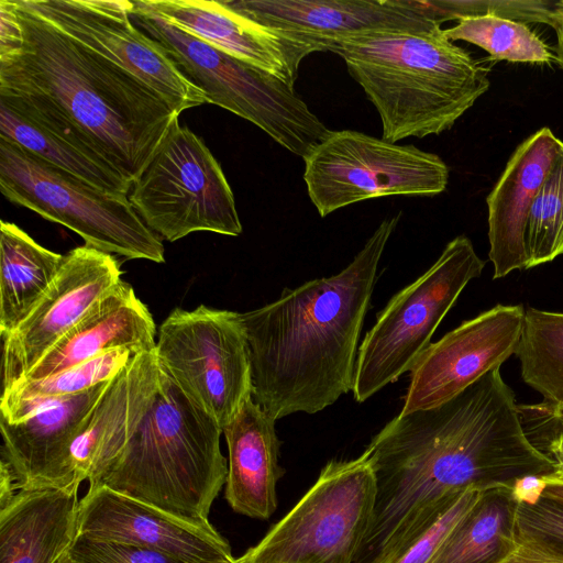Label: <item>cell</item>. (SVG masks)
Returning <instances> with one entry per match:
<instances>
[{
	"instance_id": "6da1fadb",
	"label": "cell",
	"mask_w": 563,
	"mask_h": 563,
	"mask_svg": "<svg viewBox=\"0 0 563 563\" xmlns=\"http://www.w3.org/2000/svg\"><path fill=\"white\" fill-rule=\"evenodd\" d=\"M364 453L376 496L354 563H385L424 518L467 487L497 488L554 471L526 434L500 368L444 404L397 415Z\"/></svg>"
},
{
	"instance_id": "7a4b0ae2",
	"label": "cell",
	"mask_w": 563,
	"mask_h": 563,
	"mask_svg": "<svg viewBox=\"0 0 563 563\" xmlns=\"http://www.w3.org/2000/svg\"><path fill=\"white\" fill-rule=\"evenodd\" d=\"M20 49L0 56V103L131 185L179 114L152 88L14 0Z\"/></svg>"
},
{
	"instance_id": "3957f363",
	"label": "cell",
	"mask_w": 563,
	"mask_h": 563,
	"mask_svg": "<svg viewBox=\"0 0 563 563\" xmlns=\"http://www.w3.org/2000/svg\"><path fill=\"white\" fill-rule=\"evenodd\" d=\"M400 216L384 220L340 273L284 289L277 300L241 313L252 399L275 420L316 413L353 390L377 268Z\"/></svg>"
},
{
	"instance_id": "277c9868",
	"label": "cell",
	"mask_w": 563,
	"mask_h": 563,
	"mask_svg": "<svg viewBox=\"0 0 563 563\" xmlns=\"http://www.w3.org/2000/svg\"><path fill=\"white\" fill-rule=\"evenodd\" d=\"M328 52L344 60L391 143L451 129L489 88L488 69L442 29L358 34L331 42Z\"/></svg>"
},
{
	"instance_id": "5b68a950",
	"label": "cell",
	"mask_w": 563,
	"mask_h": 563,
	"mask_svg": "<svg viewBox=\"0 0 563 563\" xmlns=\"http://www.w3.org/2000/svg\"><path fill=\"white\" fill-rule=\"evenodd\" d=\"M218 422L161 369L154 400L135 432L89 484L212 529L211 505L225 484Z\"/></svg>"
},
{
	"instance_id": "8992f818",
	"label": "cell",
	"mask_w": 563,
	"mask_h": 563,
	"mask_svg": "<svg viewBox=\"0 0 563 563\" xmlns=\"http://www.w3.org/2000/svg\"><path fill=\"white\" fill-rule=\"evenodd\" d=\"M132 2V20L166 49L208 103L250 121L303 159L331 132L295 88L178 29L141 0Z\"/></svg>"
},
{
	"instance_id": "52a82bcc",
	"label": "cell",
	"mask_w": 563,
	"mask_h": 563,
	"mask_svg": "<svg viewBox=\"0 0 563 563\" xmlns=\"http://www.w3.org/2000/svg\"><path fill=\"white\" fill-rule=\"evenodd\" d=\"M0 190L10 202L70 229L87 246L129 260L165 262L161 238L126 194L90 186L1 135Z\"/></svg>"
},
{
	"instance_id": "ba28073f",
	"label": "cell",
	"mask_w": 563,
	"mask_h": 563,
	"mask_svg": "<svg viewBox=\"0 0 563 563\" xmlns=\"http://www.w3.org/2000/svg\"><path fill=\"white\" fill-rule=\"evenodd\" d=\"M484 267L471 240L459 235L427 272L388 301L358 346L352 390L357 402L413 368L462 290Z\"/></svg>"
},
{
	"instance_id": "9c48e42d",
	"label": "cell",
	"mask_w": 563,
	"mask_h": 563,
	"mask_svg": "<svg viewBox=\"0 0 563 563\" xmlns=\"http://www.w3.org/2000/svg\"><path fill=\"white\" fill-rule=\"evenodd\" d=\"M376 496L363 452L330 461L297 505L235 563H354Z\"/></svg>"
},
{
	"instance_id": "30bf717a",
	"label": "cell",
	"mask_w": 563,
	"mask_h": 563,
	"mask_svg": "<svg viewBox=\"0 0 563 563\" xmlns=\"http://www.w3.org/2000/svg\"><path fill=\"white\" fill-rule=\"evenodd\" d=\"M128 197L143 222L168 242L198 231L242 233L221 165L205 141L178 119Z\"/></svg>"
},
{
	"instance_id": "8fae6325",
	"label": "cell",
	"mask_w": 563,
	"mask_h": 563,
	"mask_svg": "<svg viewBox=\"0 0 563 563\" xmlns=\"http://www.w3.org/2000/svg\"><path fill=\"white\" fill-rule=\"evenodd\" d=\"M303 161L307 192L321 217L377 197L437 196L449 181L437 154L352 130L331 131Z\"/></svg>"
},
{
	"instance_id": "7c38bea8",
	"label": "cell",
	"mask_w": 563,
	"mask_h": 563,
	"mask_svg": "<svg viewBox=\"0 0 563 563\" xmlns=\"http://www.w3.org/2000/svg\"><path fill=\"white\" fill-rule=\"evenodd\" d=\"M161 369L222 431L252 397L251 360L241 313L210 308L174 309L158 330Z\"/></svg>"
},
{
	"instance_id": "4fadbf2b",
	"label": "cell",
	"mask_w": 563,
	"mask_h": 563,
	"mask_svg": "<svg viewBox=\"0 0 563 563\" xmlns=\"http://www.w3.org/2000/svg\"><path fill=\"white\" fill-rule=\"evenodd\" d=\"M25 1L64 34L139 78L178 114L208 103L166 49L133 24L132 1Z\"/></svg>"
},
{
	"instance_id": "5bb4252c",
	"label": "cell",
	"mask_w": 563,
	"mask_h": 563,
	"mask_svg": "<svg viewBox=\"0 0 563 563\" xmlns=\"http://www.w3.org/2000/svg\"><path fill=\"white\" fill-rule=\"evenodd\" d=\"M522 305H496L430 343L410 371L399 413L444 404L516 353Z\"/></svg>"
},
{
	"instance_id": "9a60e30c",
	"label": "cell",
	"mask_w": 563,
	"mask_h": 563,
	"mask_svg": "<svg viewBox=\"0 0 563 563\" xmlns=\"http://www.w3.org/2000/svg\"><path fill=\"white\" fill-rule=\"evenodd\" d=\"M119 262L82 245L64 255L54 282L25 319L5 338L2 390L21 382L107 291L121 280Z\"/></svg>"
},
{
	"instance_id": "2e32d148",
	"label": "cell",
	"mask_w": 563,
	"mask_h": 563,
	"mask_svg": "<svg viewBox=\"0 0 563 563\" xmlns=\"http://www.w3.org/2000/svg\"><path fill=\"white\" fill-rule=\"evenodd\" d=\"M78 534L165 553L188 563H235L214 529L184 521L106 486L80 499Z\"/></svg>"
},
{
	"instance_id": "e0dca14e",
	"label": "cell",
	"mask_w": 563,
	"mask_h": 563,
	"mask_svg": "<svg viewBox=\"0 0 563 563\" xmlns=\"http://www.w3.org/2000/svg\"><path fill=\"white\" fill-rule=\"evenodd\" d=\"M178 29L295 88L301 62L325 48L298 34L261 24L225 1L141 0Z\"/></svg>"
},
{
	"instance_id": "ac0fdd59",
	"label": "cell",
	"mask_w": 563,
	"mask_h": 563,
	"mask_svg": "<svg viewBox=\"0 0 563 563\" xmlns=\"http://www.w3.org/2000/svg\"><path fill=\"white\" fill-rule=\"evenodd\" d=\"M225 3L266 26L321 44L377 31L431 32L441 23L413 0H231Z\"/></svg>"
},
{
	"instance_id": "d6986e66",
	"label": "cell",
	"mask_w": 563,
	"mask_h": 563,
	"mask_svg": "<svg viewBox=\"0 0 563 563\" xmlns=\"http://www.w3.org/2000/svg\"><path fill=\"white\" fill-rule=\"evenodd\" d=\"M110 382L49 402L19 422L0 418L1 461L12 472L18 490L80 485L71 446Z\"/></svg>"
},
{
	"instance_id": "ffe728a7",
	"label": "cell",
	"mask_w": 563,
	"mask_h": 563,
	"mask_svg": "<svg viewBox=\"0 0 563 563\" xmlns=\"http://www.w3.org/2000/svg\"><path fill=\"white\" fill-rule=\"evenodd\" d=\"M563 147L549 128L520 143L487 197L493 278L527 269L525 232L532 201Z\"/></svg>"
},
{
	"instance_id": "44dd1931",
	"label": "cell",
	"mask_w": 563,
	"mask_h": 563,
	"mask_svg": "<svg viewBox=\"0 0 563 563\" xmlns=\"http://www.w3.org/2000/svg\"><path fill=\"white\" fill-rule=\"evenodd\" d=\"M159 376L153 350L140 353L111 379L71 446L80 484L92 483L130 440L154 400Z\"/></svg>"
},
{
	"instance_id": "7402d4cb",
	"label": "cell",
	"mask_w": 563,
	"mask_h": 563,
	"mask_svg": "<svg viewBox=\"0 0 563 563\" xmlns=\"http://www.w3.org/2000/svg\"><path fill=\"white\" fill-rule=\"evenodd\" d=\"M156 327L147 307L122 279L96 301L21 382L42 379L112 350L139 353L156 347ZM20 383V382H19Z\"/></svg>"
},
{
	"instance_id": "603a6c76",
	"label": "cell",
	"mask_w": 563,
	"mask_h": 563,
	"mask_svg": "<svg viewBox=\"0 0 563 563\" xmlns=\"http://www.w3.org/2000/svg\"><path fill=\"white\" fill-rule=\"evenodd\" d=\"M79 485L21 489L0 508V563H57L78 536Z\"/></svg>"
},
{
	"instance_id": "cb8c5ba5",
	"label": "cell",
	"mask_w": 563,
	"mask_h": 563,
	"mask_svg": "<svg viewBox=\"0 0 563 563\" xmlns=\"http://www.w3.org/2000/svg\"><path fill=\"white\" fill-rule=\"evenodd\" d=\"M275 422L251 397L223 429L229 452L225 499L235 512L255 519H268L277 507L276 486L284 470Z\"/></svg>"
},
{
	"instance_id": "d4e9b609",
	"label": "cell",
	"mask_w": 563,
	"mask_h": 563,
	"mask_svg": "<svg viewBox=\"0 0 563 563\" xmlns=\"http://www.w3.org/2000/svg\"><path fill=\"white\" fill-rule=\"evenodd\" d=\"M64 255L35 242L11 222L0 224V334L30 313L57 276Z\"/></svg>"
},
{
	"instance_id": "484cf974",
	"label": "cell",
	"mask_w": 563,
	"mask_h": 563,
	"mask_svg": "<svg viewBox=\"0 0 563 563\" xmlns=\"http://www.w3.org/2000/svg\"><path fill=\"white\" fill-rule=\"evenodd\" d=\"M139 354L128 349L112 350L55 375L20 382L2 390L0 418L19 422L49 402L109 382Z\"/></svg>"
},
{
	"instance_id": "4316f807",
	"label": "cell",
	"mask_w": 563,
	"mask_h": 563,
	"mask_svg": "<svg viewBox=\"0 0 563 563\" xmlns=\"http://www.w3.org/2000/svg\"><path fill=\"white\" fill-rule=\"evenodd\" d=\"M508 487L493 488L461 521L430 563H495L508 550L515 503Z\"/></svg>"
},
{
	"instance_id": "83f0119b",
	"label": "cell",
	"mask_w": 563,
	"mask_h": 563,
	"mask_svg": "<svg viewBox=\"0 0 563 563\" xmlns=\"http://www.w3.org/2000/svg\"><path fill=\"white\" fill-rule=\"evenodd\" d=\"M515 355L523 382L543 401L563 406V312L529 307L525 310L520 341Z\"/></svg>"
},
{
	"instance_id": "f1b7e54d",
	"label": "cell",
	"mask_w": 563,
	"mask_h": 563,
	"mask_svg": "<svg viewBox=\"0 0 563 563\" xmlns=\"http://www.w3.org/2000/svg\"><path fill=\"white\" fill-rule=\"evenodd\" d=\"M0 135L90 186L104 191L130 192L132 185L119 174L42 131L2 103Z\"/></svg>"
},
{
	"instance_id": "f546056e",
	"label": "cell",
	"mask_w": 563,
	"mask_h": 563,
	"mask_svg": "<svg viewBox=\"0 0 563 563\" xmlns=\"http://www.w3.org/2000/svg\"><path fill=\"white\" fill-rule=\"evenodd\" d=\"M450 41H465L486 51L493 60L551 64L556 56L523 22L493 13L467 15L443 30Z\"/></svg>"
},
{
	"instance_id": "4dcf8cb0",
	"label": "cell",
	"mask_w": 563,
	"mask_h": 563,
	"mask_svg": "<svg viewBox=\"0 0 563 563\" xmlns=\"http://www.w3.org/2000/svg\"><path fill=\"white\" fill-rule=\"evenodd\" d=\"M525 247L527 269L563 254V147L532 201Z\"/></svg>"
},
{
	"instance_id": "1f68e13d",
	"label": "cell",
	"mask_w": 563,
	"mask_h": 563,
	"mask_svg": "<svg viewBox=\"0 0 563 563\" xmlns=\"http://www.w3.org/2000/svg\"><path fill=\"white\" fill-rule=\"evenodd\" d=\"M512 531L563 553V505L544 497L534 505L516 504Z\"/></svg>"
},
{
	"instance_id": "d6a6232c",
	"label": "cell",
	"mask_w": 563,
	"mask_h": 563,
	"mask_svg": "<svg viewBox=\"0 0 563 563\" xmlns=\"http://www.w3.org/2000/svg\"><path fill=\"white\" fill-rule=\"evenodd\" d=\"M75 563H188L157 551L78 534L69 550Z\"/></svg>"
},
{
	"instance_id": "836d02e7",
	"label": "cell",
	"mask_w": 563,
	"mask_h": 563,
	"mask_svg": "<svg viewBox=\"0 0 563 563\" xmlns=\"http://www.w3.org/2000/svg\"><path fill=\"white\" fill-rule=\"evenodd\" d=\"M518 408L529 440L553 460L552 473L563 479V426L550 412L545 402L518 405Z\"/></svg>"
},
{
	"instance_id": "e575fe53",
	"label": "cell",
	"mask_w": 563,
	"mask_h": 563,
	"mask_svg": "<svg viewBox=\"0 0 563 563\" xmlns=\"http://www.w3.org/2000/svg\"><path fill=\"white\" fill-rule=\"evenodd\" d=\"M495 563H563V553L512 531L508 550Z\"/></svg>"
},
{
	"instance_id": "d590c367",
	"label": "cell",
	"mask_w": 563,
	"mask_h": 563,
	"mask_svg": "<svg viewBox=\"0 0 563 563\" xmlns=\"http://www.w3.org/2000/svg\"><path fill=\"white\" fill-rule=\"evenodd\" d=\"M23 45V31L14 0H0V56L15 52Z\"/></svg>"
},
{
	"instance_id": "8d00e7d4",
	"label": "cell",
	"mask_w": 563,
	"mask_h": 563,
	"mask_svg": "<svg viewBox=\"0 0 563 563\" xmlns=\"http://www.w3.org/2000/svg\"><path fill=\"white\" fill-rule=\"evenodd\" d=\"M547 488L543 474H527L515 478L508 487V494L515 504L534 505Z\"/></svg>"
},
{
	"instance_id": "74e56055",
	"label": "cell",
	"mask_w": 563,
	"mask_h": 563,
	"mask_svg": "<svg viewBox=\"0 0 563 563\" xmlns=\"http://www.w3.org/2000/svg\"><path fill=\"white\" fill-rule=\"evenodd\" d=\"M549 25L554 29L556 34V63L563 69V0L555 2Z\"/></svg>"
},
{
	"instance_id": "f35d334b",
	"label": "cell",
	"mask_w": 563,
	"mask_h": 563,
	"mask_svg": "<svg viewBox=\"0 0 563 563\" xmlns=\"http://www.w3.org/2000/svg\"><path fill=\"white\" fill-rule=\"evenodd\" d=\"M18 493L15 479L4 462H0V508L4 507Z\"/></svg>"
},
{
	"instance_id": "ab89813d",
	"label": "cell",
	"mask_w": 563,
	"mask_h": 563,
	"mask_svg": "<svg viewBox=\"0 0 563 563\" xmlns=\"http://www.w3.org/2000/svg\"><path fill=\"white\" fill-rule=\"evenodd\" d=\"M543 478L547 482L543 497L563 505V479L556 477L552 472L543 474Z\"/></svg>"
},
{
	"instance_id": "60d3db41",
	"label": "cell",
	"mask_w": 563,
	"mask_h": 563,
	"mask_svg": "<svg viewBox=\"0 0 563 563\" xmlns=\"http://www.w3.org/2000/svg\"><path fill=\"white\" fill-rule=\"evenodd\" d=\"M545 405L554 418L563 426V406H552L548 402H545Z\"/></svg>"
},
{
	"instance_id": "b9f144b4",
	"label": "cell",
	"mask_w": 563,
	"mask_h": 563,
	"mask_svg": "<svg viewBox=\"0 0 563 563\" xmlns=\"http://www.w3.org/2000/svg\"><path fill=\"white\" fill-rule=\"evenodd\" d=\"M57 563H75L69 556V552L64 555Z\"/></svg>"
}]
</instances>
